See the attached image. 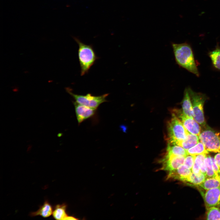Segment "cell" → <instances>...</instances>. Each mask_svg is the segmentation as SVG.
<instances>
[{
	"label": "cell",
	"instance_id": "14",
	"mask_svg": "<svg viewBox=\"0 0 220 220\" xmlns=\"http://www.w3.org/2000/svg\"><path fill=\"white\" fill-rule=\"evenodd\" d=\"M199 140V136L189 133L185 139L178 142L176 145L187 150L197 144Z\"/></svg>",
	"mask_w": 220,
	"mask_h": 220
},
{
	"label": "cell",
	"instance_id": "11",
	"mask_svg": "<svg viewBox=\"0 0 220 220\" xmlns=\"http://www.w3.org/2000/svg\"><path fill=\"white\" fill-rule=\"evenodd\" d=\"M192 172L191 170L187 168L183 164L175 170L169 172L167 178L174 179L184 182H187L188 178Z\"/></svg>",
	"mask_w": 220,
	"mask_h": 220
},
{
	"label": "cell",
	"instance_id": "20",
	"mask_svg": "<svg viewBox=\"0 0 220 220\" xmlns=\"http://www.w3.org/2000/svg\"><path fill=\"white\" fill-rule=\"evenodd\" d=\"M204 164L207 178H215L219 180L214 172L211 156L206 155L204 159Z\"/></svg>",
	"mask_w": 220,
	"mask_h": 220
},
{
	"label": "cell",
	"instance_id": "9",
	"mask_svg": "<svg viewBox=\"0 0 220 220\" xmlns=\"http://www.w3.org/2000/svg\"><path fill=\"white\" fill-rule=\"evenodd\" d=\"M185 157L182 156L166 155L162 161L163 166L161 169L169 172L174 171L183 164Z\"/></svg>",
	"mask_w": 220,
	"mask_h": 220
},
{
	"label": "cell",
	"instance_id": "21",
	"mask_svg": "<svg viewBox=\"0 0 220 220\" xmlns=\"http://www.w3.org/2000/svg\"><path fill=\"white\" fill-rule=\"evenodd\" d=\"M206 178V175L201 172L198 174H195L192 172L188 178L187 182L195 185H199Z\"/></svg>",
	"mask_w": 220,
	"mask_h": 220
},
{
	"label": "cell",
	"instance_id": "27",
	"mask_svg": "<svg viewBox=\"0 0 220 220\" xmlns=\"http://www.w3.org/2000/svg\"><path fill=\"white\" fill-rule=\"evenodd\" d=\"M77 219H78L76 218L73 216H68L67 217H66L64 219V220H77Z\"/></svg>",
	"mask_w": 220,
	"mask_h": 220
},
{
	"label": "cell",
	"instance_id": "13",
	"mask_svg": "<svg viewBox=\"0 0 220 220\" xmlns=\"http://www.w3.org/2000/svg\"><path fill=\"white\" fill-rule=\"evenodd\" d=\"M53 211L52 206L48 201L46 200L37 211L31 212L30 216L31 217L40 216L43 218H47L52 215Z\"/></svg>",
	"mask_w": 220,
	"mask_h": 220
},
{
	"label": "cell",
	"instance_id": "16",
	"mask_svg": "<svg viewBox=\"0 0 220 220\" xmlns=\"http://www.w3.org/2000/svg\"><path fill=\"white\" fill-rule=\"evenodd\" d=\"M166 155L186 157L189 155L186 150L176 145L168 144Z\"/></svg>",
	"mask_w": 220,
	"mask_h": 220
},
{
	"label": "cell",
	"instance_id": "25",
	"mask_svg": "<svg viewBox=\"0 0 220 220\" xmlns=\"http://www.w3.org/2000/svg\"><path fill=\"white\" fill-rule=\"evenodd\" d=\"M191 170L193 173L195 174H198L201 172L200 167L194 162Z\"/></svg>",
	"mask_w": 220,
	"mask_h": 220
},
{
	"label": "cell",
	"instance_id": "7",
	"mask_svg": "<svg viewBox=\"0 0 220 220\" xmlns=\"http://www.w3.org/2000/svg\"><path fill=\"white\" fill-rule=\"evenodd\" d=\"M173 113L180 119L185 128L189 133L199 136L201 133V127L194 118L185 116L178 110H175Z\"/></svg>",
	"mask_w": 220,
	"mask_h": 220
},
{
	"label": "cell",
	"instance_id": "1",
	"mask_svg": "<svg viewBox=\"0 0 220 220\" xmlns=\"http://www.w3.org/2000/svg\"><path fill=\"white\" fill-rule=\"evenodd\" d=\"M171 45L177 64L199 77L200 73L197 63L190 44L187 42L180 44L172 42Z\"/></svg>",
	"mask_w": 220,
	"mask_h": 220
},
{
	"label": "cell",
	"instance_id": "6",
	"mask_svg": "<svg viewBox=\"0 0 220 220\" xmlns=\"http://www.w3.org/2000/svg\"><path fill=\"white\" fill-rule=\"evenodd\" d=\"M66 90L77 103L96 109L101 104L107 101L106 98L109 94H105L100 96H95L89 93L86 95H82L73 93L71 89L69 88H66Z\"/></svg>",
	"mask_w": 220,
	"mask_h": 220
},
{
	"label": "cell",
	"instance_id": "12",
	"mask_svg": "<svg viewBox=\"0 0 220 220\" xmlns=\"http://www.w3.org/2000/svg\"><path fill=\"white\" fill-rule=\"evenodd\" d=\"M182 108V113L184 114L189 117L193 118L192 104L188 87L186 88L184 90Z\"/></svg>",
	"mask_w": 220,
	"mask_h": 220
},
{
	"label": "cell",
	"instance_id": "2",
	"mask_svg": "<svg viewBox=\"0 0 220 220\" xmlns=\"http://www.w3.org/2000/svg\"><path fill=\"white\" fill-rule=\"evenodd\" d=\"M73 38L79 45V60L81 68V75L82 76L88 72L98 57L91 45L84 44L76 37Z\"/></svg>",
	"mask_w": 220,
	"mask_h": 220
},
{
	"label": "cell",
	"instance_id": "26",
	"mask_svg": "<svg viewBox=\"0 0 220 220\" xmlns=\"http://www.w3.org/2000/svg\"><path fill=\"white\" fill-rule=\"evenodd\" d=\"M214 159L217 164L220 168V152L218 153L215 156Z\"/></svg>",
	"mask_w": 220,
	"mask_h": 220
},
{
	"label": "cell",
	"instance_id": "23",
	"mask_svg": "<svg viewBox=\"0 0 220 220\" xmlns=\"http://www.w3.org/2000/svg\"><path fill=\"white\" fill-rule=\"evenodd\" d=\"M207 155L201 154L195 156L194 162L200 167V172L206 175V170L204 164V159Z\"/></svg>",
	"mask_w": 220,
	"mask_h": 220
},
{
	"label": "cell",
	"instance_id": "19",
	"mask_svg": "<svg viewBox=\"0 0 220 220\" xmlns=\"http://www.w3.org/2000/svg\"><path fill=\"white\" fill-rule=\"evenodd\" d=\"M203 189L207 190L220 186V181L215 178H207L199 185Z\"/></svg>",
	"mask_w": 220,
	"mask_h": 220
},
{
	"label": "cell",
	"instance_id": "8",
	"mask_svg": "<svg viewBox=\"0 0 220 220\" xmlns=\"http://www.w3.org/2000/svg\"><path fill=\"white\" fill-rule=\"evenodd\" d=\"M203 198L206 209L212 207L220 208V186L207 190Z\"/></svg>",
	"mask_w": 220,
	"mask_h": 220
},
{
	"label": "cell",
	"instance_id": "18",
	"mask_svg": "<svg viewBox=\"0 0 220 220\" xmlns=\"http://www.w3.org/2000/svg\"><path fill=\"white\" fill-rule=\"evenodd\" d=\"M189 155L195 156L201 154H207L209 151L206 149L204 144L201 141L187 150Z\"/></svg>",
	"mask_w": 220,
	"mask_h": 220
},
{
	"label": "cell",
	"instance_id": "15",
	"mask_svg": "<svg viewBox=\"0 0 220 220\" xmlns=\"http://www.w3.org/2000/svg\"><path fill=\"white\" fill-rule=\"evenodd\" d=\"M213 68L220 72V46L217 44L215 48L208 53Z\"/></svg>",
	"mask_w": 220,
	"mask_h": 220
},
{
	"label": "cell",
	"instance_id": "4",
	"mask_svg": "<svg viewBox=\"0 0 220 220\" xmlns=\"http://www.w3.org/2000/svg\"><path fill=\"white\" fill-rule=\"evenodd\" d=\"M188 89L192 104L193 118L200 125L205 127L206 124L204 116L203 106L207 97L204 94L195 92L189 87Z\"/></svg>",
	"mask_w": 220,
	"mask_h": 220
},
{
	"label": "cell",
	"instance_id": "22",
	"mask_svg": "<svg viewBox=\"0 0 220 220\" xmlns=\"http://www.w3.org/2000/svg\"><path fill=\"white\" fill-rule=\"evenodd\" d=\"M207 210L206 219L220 220V208L212 207Z\"/></svg>",
	"mask_w": 220,
	"mask_h": 220
},
{
	"label": "cell",
	"instance_id": "10",
	"mask_svg": "<svg viewBox=\"0 0 220 220\" xmlns=\"http://www.w3.org/2000/svg\"><path fill=\"white\" fill-rule=\"evenodd\" d=\"M76 116L79 125L84 120L93 117L95 114L96 109L73 102Z\"/></svg>",
	"mask_w": 220,
	"mask_h": 220
},
{
	"label": "cell",
	"instance_id": "5",
	"mask_svg": "<svg viewBox=\"0 0 220 220\" xmlns=\"http://www.w3.org/2000/svg\"><path fill=\"white\" fill-rule=\"evenodd\" d=\"M199 135V139L209 152H220V133L206 127Z\"/></svg>",
	"mask_w": 220,
	"mask_h": 220
},
{
	"label": "cell",
	"instance_id": "3",
	"mask_svg": "<svg viewBox=\"0 0 220 220\" xmlns=\"http://www.w3.org/2000/svg\"><path fill=\"white\" fill-rule=\"evenodd\" d=\"M167 130L169 143L172 145H176L178 142L185 139L189 133L173 113L168 123Z\"/></svg>",
	"mask_w": 220,
	"mask_h": 220
},
{
	"label": "cell",
	"instance_id": "17",
	"mask_svg": "<svg viewBox=\"0 0 220 220\" xmlns=\"http://www.w3.org/2000/svg\"><path fill=\"white\" fill-rule=\"evenodd\" d=\"M66 208L67 205L65 204L56 205L52 214L53 218L56 220H64L68 216Z\"/></svg>",
	"mask_w": 220,
	"mask_h": 220
},
{
	"label": "cell",
	"instance_id": "24",
	"mask_svg": "<svg viewBox=\"0 0 220 220\" xmlns=\"http://www.w3.org/2000/svg\"><path fill=\"white\" fill-rule=\"evenodd\" d=\"M195 156L188 155L185 158L183 164L187 168L191 170L193 165Z\"/></svg>",
	"mask_w": 220,
	"mask_h": 220
}]
</instances>
